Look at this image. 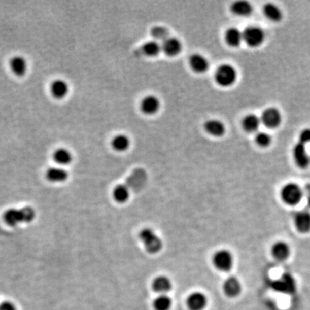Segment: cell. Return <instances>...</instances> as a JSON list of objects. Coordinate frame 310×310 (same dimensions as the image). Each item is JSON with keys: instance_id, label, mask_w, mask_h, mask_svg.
<instances>
[{"instance_id": "9c48e42d", "label": "cell", "mask_w": 310, "mask_h": 310, "mask_svg": "<svg viewBox=\"0 0 310 310\" xmlns=\"http://www.w3.org/2000/svg\"><path fill=\"white\" fill-rule=\"evenodd\" d=\"M293 157L294 162L298 167L305 169L309 166L310 159L308 152L306 151V145L301 143H298L294 145L293 149Z\"/></svg>"}, {"instance_id": "f1b7e54d", "label": "cell", "mask_w": 310, "mask_h": 310, "mask_svg": "<svg viewBox=\"0 0 310 310\" xmlns=\"http://www.w3.org/2000/svg\"><path fill=\"white\" fill-rule=\"evenodd\" d=\"M161 51H162V46L156 41H148L143 46V52L147 56H157Z\"/></svg>"}, {"instance_id": "d4e9b609", "label": "cell", "mask_w": 310, "mask_h": 310, "mask_svg": "<svg viewBox=\"0 0 310 310\" xmlns=\"http://www.w3.org/2000/svg\"><path fill=\"white\" fill-rule=\"evenodd\" d=\"M130 197V190L128 185L119 184L113 190V197L116 202L124 203L127 202Z\"/></svg>"}, {"instance_id": "8fae6325", "label": "cell", "mask_w": 310, "mask_h": 310, "mask_svg": "<svg viewBox=\"0 0 310 310\" xmlns=\"http://www.w3.org/2000/svg\"><path fill=\"white\" fill-rule=\"evenodd\" d=\"M223 290L227 297H236L242 292V283L236 277H228L223 282Z\"/></svg>"}, {"instance_id": "52a82bcc", "label": "cell", "mask_w": 310, "mask_h": 310, "mask_svg": "<svg viewBox=\"0 0 310 310\" xmlns=\"http://www.w3.org/2000/svg\"><path fill=\"white\" fill-rule=\"evenodd\" d=\"M260 119L261 123L268 129H276L281 124L282 120L280 111L273 107L265 109Z\"/></svg>"}, {"instance_id": "4dcf8cb0", "label": "cell", "mask_w": 310, "mask_h": 310, "mask_svg": "<svg viewBox=\"0 0 310 310\" xmlns=\"http://www.w3.org/2000/svg\"><path fill=\"white\" fill-rule=\"evenodd\" d=\"M255 140L259 146L266 147L271 145V136L267 133L259 132L256 135Z\"/></svg>"}, {"instance_id": "7a4b0ae2", "label": "cell", "mask_w": 310, "mask_h": 310, "mask_svg": "<svg viewBox=\"0 0 310 310\" xmlns=\"http://www.w3.org/2000/svg\"><path fill=\"white\" fill-rule=\"evenodd\" d=\"M280 197L284 203L289 206L297 205L302 200V189L297 183H286L280 190Z\"/></svg>"}, {"instance_id": "d6986e66", "label": "cell", "mask_w": 310, "mask_h": 310, "mask_svg": "<svg viewBox=\"0 0 310 310\" xmlns=\"http://www.w3.org/2000/svg\"><path fill=\"white\" fill-rule=\"evenodd\" d=\"M204 128H205L206 132L216 137L222 136L226 132V126L223 122L217 119H211L208 121L205 122Z\"/></svg>"}, {"instance_id": "ac0fdd59", "label": "cell", "mask_w": 310, "mask_h": 310, "mask_svg": "<svg viewBox=\"0 0 310 310\" xmlns=\"http://www.w3.org/2000/svg\"><path fill=\"white\" fill-rule=\"evenodd\" d=\"M190 67L192 70L197 73V74H202L207 72L209 67V63L207 59L200 54H194L190 58Z\"/></svg>"}, {"instance_id": "ba28073f", "label": "cell", "mask_w": 310, "mask_h": 310, "mask_svg": "<svg viewBox=\"0 0 310 310\" xmlns=\"http://www.w3.org/2000/svg\"><path fill=\"white\" fill-rule=\"evenodd\" d=\"M294 225L296 229L300 233L310 232V212L305 210L299 211L294 216Z\"/></svg>"}, {"instance_id": "83f0119b", "label": "cell", "mask_w": 310, "mask_h": 310, "mask_svg": "<svg viewBox=\"0 0 310 310\" xmlns=\"http://www.w3.org/2000/svg\"><path fill=\"white\" fill-rule=\"evenodd\" d=\"M173 301L167 294H159L153 302L155 310H169L172 307Z\"/></svg>"}, {"instance_id": "7402d4cb", "label": "cell", "mask_w": 310, "mask_h": 310, "mask_svg": "<svg viewBox=\"0 0 310 310\" xmlns=\"http://www.w3.org/2000/svg\"><path fill=\"white\" fill-rule=\"evenodd\" d=\"M231 10L238 16L247 17L252 13L253 7L249 2L239 0L231 5Z\"/></svg>"}, {"instance_id": "6da1fadb", "label": "cell", "mask_w": 310, "mask_h": 310, "mask_svg": "<svg viewBox=\"0 0 310 310\" xmlns=\"http://www.w3.org/2000/svg\"><path fill=\"white\" fill-rule=\"evenodd\" d=\"M36 218V211L32 208L10 209L5 211L3 219L8 226L15 227L22 223L32 222Z\"/></svg>"}, {"instance_id": "d6a6232c", "label": "cell", "mask_w": 310, "mask_h": 310, "mask_svg": "<svg viewBox=\"0 0 310 310\" xmlns=\"http://www.w3.org/2000/svg\"><path fill=\"white\" fill-rule=\"evenodd\" d=\"M0 310H16V308L13 303L4 302L0 304Z\"/></svg>"}, {"instance_id": "7c38bea8", "label": "cell", "mask_w": 310, "mask_h": 310, "mask_svg": "<svg viewBox=\"0 0 310 310\" xmlns=\"http://www.w3.org/2000/svg\"><path fill=\"white\" fill-rule=\"evenodd\" d=\"M50 92L55 99L65 98L69 93L68 84L63 79H55L50 86Z\"/></svg>"}, {"instance_id": "4316f807", "label": "cell", "mask_w": 310, "mask_h": 310, "mask_svg": "<svg viewBox=\"0 0 310 310\" xmlns=\"http://www.w3.org/2000/svg\"><path fill=\"white\" fill-rule=\"evenodd\" d=\"M112 146L116 151L121 152L126 151L130 146L129 139L126 135L118 134L112 140Z\"/></svg>"}, {"instance_id": "9a60e30c", "label": "cell", "mask_w": 310, "mask_h": 310, "mask_svg": "<svg viewBox=\"0 0 310 310\" xmlns=\"http://www.w3.org/2000/svg\"><path fill=\"white\" fill-rule=\"evenodd\" d=\"M160 107V102H159L157 97L155 96H147L143 98L141 102V110L143 113L147 115H152L158 112Z\"/></svg>"}, {"instance_id": "1f68e13d", "label": "cell", "mask_w": 310, "mask_h": 310, "mask_svg": "<svg viewBox=\"0 0 310 310\" xmlns=\"http://www.w3.org/2000/svg\"><path fill=\"white\" fill-rule=\"evenodd\" d=\"M299 143L306 145L310 143V129L303 130L299 135Z\"/></svg>"}, {"instance_id": "5b68a950", "label": "cell", "mask_w": 310, "mask_h": 310, "mask_svg": "<svg viewBox=\"0 0 310 310\" xmlns=\"http://www.w3.org/2000/svg\"><path fill=\"white\" fill-rule=\"evenodd\" d=\"M215 79L219 86L222 87H229L234 84L236 81V70L231 65L223 64L218 67L216 70Z\"/></svg>"}, {"instance_id": "2e32d148", "label": "cell", "mask_w": 310, "mask_h": 310, "mask_svg": "<svg viewBox=\"0 0 310 310\" xmlns=\"http://www.w3.org/2000/svg\"><path fill=\"white\" fill-rule=\"evenodd\" d=\"M181 41L176 38H167L162 43V50L168 56H176L181 53Z\"/></svg>"}, {"instance_id": "ffe728a7", "label": "cell", "mask_w": 310, "mask_h": 310, "mask_svg": "<svg viewBox=\"0 0 310 310\" xmlns=\"http://www.w3.org/2000/svg\"><path fill=\"white\" fill-rule=\"evenodd\" d=\"M173 283L171 280L166 276L156 277L152 282V288L159 294H167L171 290Z\"/></svg>"}, {"instance_id": "4fadbf2b", "label": "cell", "mask_w": 310, "mask_h": 310, "mask_svg": "<svg viewBox=\"0 0 310 310\" xmlns=\"http://www.w3.org/2000/svg\"><path fill=\"white\" fill-rule=\"evenodd\" d=\"M207 304L208 298L202 292H193L187 299V305L190 310H203Z\"/></svg>"}, {"instance_id": "cb8c5ba5", "label": "cell", "mask_w": 310, "mask_h": 310, "mask_svg": "<svg viewBox=\"0 0 310 310\" xmlns=\"http://www.w3.org/2000/svg\"><path fill=\"white\" fill-rule=\"evenodd\" d=\"M225 38L228 46L236 48L244 41L243 32L237 28H229L226 31Z\"/></svg>"}, {"instance_id": "44dd1931", "label": "cell", "mask_w": 310, "mask_h": 310, "mask_svg": "<svg viewBox=\"0 0 310 310\" xmlns=\"http://www.w3.org/2000/svg\"><path fill=\"white\" fill-rule=\"evenodd\" d=\"M53 158L55 162L60 166H65L72 163L73 156L72 152L66 148L57 149L53 155Z\"/></svg>"}, {"instance_id": "603a6c76", "label": "cell", "mask_w": 310, "mask_h": 310, "mask_svg": "<svg viewBox=\"0 0 310 310\" xmlns=\"http://www.w3.org/2000/svg\"><path fill=\"white\" fill-rule=\"evenodd\" d=\"M261 123V119L255 114H249L244 117L242 126L247 132L254 133L258 131Z\"/></svg>"}, {"instance_id": "e0dca14e", "label": "cell", "mask_w": 310, "mask_h": 310, "mask_svg": "<svg viewBox=\"0 0 310 310\" xmlns=\"http://www.w3.org/2000/svg\"><path fill=\"white\" fill-rule=\"evenodd\" d=\"M68 173L63 167H51L47 170L46 178L53 183H61L66 181Z\"/></svg>"}, {"instance_id": "f546056e", "label": "cell", "mask_w": 310, "mask_h": 310, "mask_svg": "<svg viewBox=\"0 0 310 310\" xmlns=\"http://www.w3.org/2000/svg\"><path fill=\"white\" fill-rule=\"evenodd\" d=\"M152 37L155 38L156 41H164L169 38V32L166 27H162V26H156L153 27L151 31Z\"/></svg>"}, {"instance_id": "30bf717a", "label": "cell", "mask_w": 310, "mask_h": 310, "mask_svg": "<svg viewBox=\"0 0 310 310\" xmlns=\"http://www.w3.org/2000/svg\"><path fill=\"white\" fill-rule=\"evenodd\" d=\"M271 254L277 261H286L291 254L290 246L285 240H277L271 246Z\"/></svg>"}, {"instance_id": "484cf974", "label": "cell", "mask_w": 310, "mask_h": 310, "mask_svg": "<svg viewBox=\"0 0 310 310\" xmlns=\"http://www.w3.org/2000/svg\"><path fill=\"white\" fill-rule=\"evenodd\" d=\"M264 14L268 20L273 22H280L282 19L281 10L272 3H268L264 5Z\"/></svg>"}, {"instance_id": "8992f818", "label": "cell", "mask_w": 310, "mask_h": 310, "mask_svg": "<svg viewBox=\"0 0 310 310\" xmlns=\"http://www.w3.org/2000/svg\"><path fill=\"white\" fill-rule=\"evenodd\" d=\"M243 40L248 46L256 48L264 43L265 33L259 27L251 26L245 29L243 32Z\"/></svg>"}, {"instance_id": "277c9868", "label": "cell", "mask_w": 310, "mask_h": 310, "mask_svg": "<svg viewBox=\"0 0 310 310\" xmlns=\"http://www.w3.org/2000/svg\"><path fill=\"white\" fill-rule=\"evenodd\" d=\"M212 262L218 271L228 272L233 267L234 257L231 251L226 249H221L214 253Z\"/></svg>"}, {"instance_id": "3957f363", "label": "cell", "mask_w": 310, "mask_h": 310, "mask_svg": "<svg viewBox=\"0 0 310 310\" xmlns=\"http://www.w3.org/2000/svg\"><path fill=\"white\" fill-rule=\"evenodd\" d=\"M139 237L149 254H157L162 250L163 247L162 239L159 238V235L152 228H143L140 231Z\"/></svg>"}, {"instance_id": "5bb4252c", "label": "cell", "mask_w": 310, "mask_h": 310, "mask_svg": "<svg viewBox=\"0 0 310 310\" xmlns=\"http://www.w3.org/2000/svg\"><path fill=\"white\" fill-rule=\"evenodd\" d=\"M9 65L11 72L18 77L25 76L28 68L27 60L20 55H15L11 58L9 62Z\"/></svg>"}]
</instances>
